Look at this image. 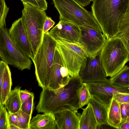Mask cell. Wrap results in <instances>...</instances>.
<instances>
[{"label": "cell", "mask_w": 129, "mask_h": 129, "mask_svg": "<svg viewBox=\"0 0 129 129\" xmlns=\"http://www.w3.org/2000/svg\"><path fill=\"white\" fill-rule=\"evenodd\" d=\"M30 129H57L54 114L45 112L33 117L29 124Z\"/></svg>", "instance_id": "2e32d148"}, {"label": "cell", "mask_w": 129, "mask_h": 129, "mask_svg": "<svg viewBox=\"0 0 129 129\" xmlns=\"http://www.w3.org/2000/svg\"><path fill=\"white\" fill-rule=\"evenodd\" d=\"M109 82L115 86L120 87H129V67L124 66L123 68L109 79Z\"/></svg>", "instance_id": "7402d4cb"}, {"label": "cell", "mask_w": 129, "mask_h": 129, "mask_svg": "<svg viewBox=\"0 0 129 129\" xmlns=\"http://www.w3.org/2000/svg\"><path fill=\"white\" fill-rule=\"evenodd\" d=\"M88 103L90 105L92 109L98 126L103 124L108 125L107 122V107L92 96Z\"/></svg>", "instance_id": "ffe728a7"}, {"label": "cell", "mask_w": 129, "mask_h": 129, "mask_svg": "<svg viewBox=\"0 0 129 129\" xmlns=\"http://www.w3.org/2000/svg\"><path fill=\"white\" fill-rule=\"evenodd\" d=\"M33 93L27 90H20L19 92L20 97L21 104L27 100Z\"/></svg>", "instance_id": "836d02e7"}, {"label": "cell", "mask_w": 129, "mask_h": 129, "mask_svg": "<svg viewBox=\"0 0 129 129\" xmlns=\"http://www.w3.org/2000/svg\"><path fill=\"white\" fill-rule=\"evenodd\" d=\"M90 93L93 97L109 106L114 95L118 93H129V87H120L109 82L95 81L87 83Z\"/></svg>", "instance_id": "30bf717a"}, {"label": "cell", "mask_w": 129, "mask_h": 129, "mask_svg": "<svg viewBox=\"0 0 129 129\" xmlns=\"http://www.w3.org/2000/svg\"><path fill=\"white\" fill-rule=\"evenodd\" d=\"M80 36L78 44L91 58H94L101 51L106 40L102 32L85 27L79 26Z\"/></svg>", "instance_id": "9c48e42d"}, {"label": "cell", "mask_w": 129, "mask_h": 129, "mask_svg": "<svg viewBox=\"0 0 129 129\" xmlns=\"http://www.w3.org/2000/svg\"><path fill=\"white\" fill-rule=\"evenodd\" d=\"M55 40L57 46L63 59L70 76H78L81 69L85 64L88 56L77 44L61 40Z\"/></svg>", "instance_id": "ba28073f"}, {"label": "cell", "mask_w": 129, "mask_h": 129, "mask_svg": "<svg viewBox=\"0 0 129 129\" xmlns=\"http://www.w3.org/2000/svg\"><path fill=\"white\" fill-rule=\"evenodd\" d=\"M57 44L49 31L43 35L41 44L33 58L35 74L39 86L48 88L50 81L55 52Z\"/></svg>", "instance_id": "3957f363"}, {"label": "cell", "mask_w": 129, "mask_h": 129, "mask_svg": "<svg viewBox=\"0 0 129 129\" xmlns=\"http://www.w3.org/2000/svg\"><path fill=\"white\" fill-rule=\"evenodd\" d=\"M23 3H27L33 6L46 10L47 3L46 0H21Z\"/></svg>", "instance_id": "f1b7e54d"}, {"label": "cell", "mask_w": 129, "mask_h": 129, "mask_svg": "<svg viewBox=\"0 0 129 129\" xmlns=\"http://www.w3.org/2000/svg\"><path fill=\"white\" fill-rule=\"evenodd\" d=\"M118 34L129 38V6L125 15L121 19L119 25Z\"/></svg>", "instance_id": "cb8c5ba5"}, {"label": "cell", "mask_w": 129, "mask_h": 129, "mask_svg": "<svg viewBox=\"0 0 129 129\" xmlns=\"http://www.w3.org/2000/svg\"><path fill=\"white\" fill-rule=\"evenodd\" d=\"M129 6V0H93L92 12L107 39L116 37Z\"/></svg>", "instance_id": "7a4b0ae2"}, {"label": "cell", "mask_w": 129, "mask_h": 129, "mask_svg": "<svg viewBox=\"0 0 129 129\" xmlns=\"http://www.w3.org/2000/svg\"><path fill=\"white\" fill-rule=\"evenodd\" d=\"M49 33L55 40H61L78 44L80 37V29L79 26L73 23L60 20Z\"/></svg>", "instance_id": "4fadbf2b"}, {"label": "cell", "mask_w": 129, "mask_h": 129, "mask_svg": "<svg viewBox=\"0 0 129 129\" xmlns=\"http://www.w3.org/2000/svg\"><path fill=\"white\" fill-rule=\"evenodd\" d=\"M23 4L21 20L30 40L34 57L42 41L44 25L47 16L43 9L27 3Z\"/></svg>", "instance_id": "8992f818"}, {"label": "cell", "mask_w": 129, "mask_h": 129, "mask_svg": "<svg viewBox=\"0 0 129 129\" xmlns=\"http://www.w3.org/2000/svg\"><path fill=\"white\" fill-rule=\"evenodd\" d=\"M0 105V129H8V112L4 105L1 104Z\"/></svg>", "instance_id": "484cf974"}, {"label": "cell", "mask_w": 129, "mask_h": 129, "mask_svg": "<svg viewBox=\"0 0 129 129\" xmlns=\"http://www.w3.org/2000/svg\"><path fill=\"white\" fill-rule=\"evenodd\" d=\"M34 94H33L21 105L20 109L26 114L31 116L34 109Z\"/></svg>", "instance_id": "4316f807"}, {"label": "cell", "mask_w": 129, "mask_h": 129, "mask_svg": "<svg viewBox=\"0 0 129 129\" xmlns=\"http://www.w3.org/2000/svg\"><path fill=\"white\" fill-rule=\"evenodd\" d=\"M120 105L113 98L108 108L107 122L113 127L120 129L121 118Z\"/></svg>", "instance_id": "d6986e66"}, {"label": "cell", "mask_w": 129, "mask_h": 129, "mask_svg": "<svg viewBox=\"0 0 129 129\" xmlns=\"http://www.w3.org/2000/svg\"><path fill=\"white\" fill-rule=\"evenodd\" d=\"M126 121L129 123V116L127 117Z\"/></svg>", "instance_id": "f35d334b"}, {"label": "cell", "mask_w": 129, "mask_h": 129, "mask_svg": "<svg viewBox=\"0 0 129 129\" xmlns=\"http://www.w3.org/2000/svg\"><path fill=\"white\" fill-rule=\"evenodd\" d=\"M71 78L63 59L56 46L48 88L55 90L62 88L68 83Z\"/></svg>", "instance_id": "8fae6325"}, {"label": "cell", "mask_w": 129, "mask_h": 129, "mask_svg": "<svg viewBox=\"0 0 129 129\" xmlns=\"http://www.w3.org/2000/svg\"><path fill=\"white\" fill-rule=\"evenodd\" d=\"M78 96L80 108L87 105L92 96L87 83L83 82L78 89Z\"/></svg>", "instance_id": "603a6c76"}, {"label": "cell", "mask_w": 129, "mask_h": 129, "mask_svg": "<svg viewBox=\"0 0 129 129\" xmlns=\"http://www.w3.org/2000/svg\"><path fill=\"white\" fill-rule=\"evenodd\" d=\"M20 129V128L16 125H15L12 124H9L8 129Z\"/></svg>", "instance_id": "8d00e7d4"}, {"label": "cell", "mask_w": 129, "mask_h": 129, "mask_svg": "<svg viewBox=\"0 0 129 129\" xmlns=\"http://www.w3.org/2000/svg\"><path fill=\"white\" fill-rule=\"evenodd\" d=\"M0 29L6 26V19L9 8L7 6L5 0H0Z\"/></svg>", "instance_id": "83f0119b"}, {"label": "cell", "mask_w": 129, "mask_h": 129, "mask_svg": "<svg viewBox=\"0 0 129 129\" xmlns=\"http://www.w3.org/2000/svg\"><path fill=\"white\" fill-rule=\"evenodd\" d=\"M14 43L24 54L31 59L34 57L31 43L23 26L21 18L14 21L9 29Z\"/></svg>", "instance_id": "5bb4252c"}, {"label": "cell", "mask_w": 129, "mask_h": 129, "mask_svg": "<svg viewBox=\"0 0 129 129\" xmlns=\"http://www.w3.org/2000/svg\"><path fill=\"white\" fill-rule=\"evenodd\" d=\"M120 129H129V123L126 121L121 123L120 126Z\"/></svg>", "instance_id": "d590c367"}, {"label": "cell", "mask_w": 129, "mask_h": 129, "mask_svg": "<svg viewBox=\"0 0 129 129\" xmlns=\"http://www.w3.org/2000/svg\"><path fill=\"white\" fill-rule=\"evenodd\" d=\"M0 58L8 64L22 71L30 69L32 62L15 44L6 26L0 29Z\"/></svg>", "instance_id": "52a82bcc"}, {"label": "cell", "mask_w": 129, "mask_h": 129, "mask_svg": "<svg viewBox=\"0 0 129 129\" xmlns=\"http://www.w3.org/2000/svg\"><path fill=\"white\" fill-rule=\"evenodd\" d=\"M129 105V103H128L122 104L120 105V111L121 118V124L125 122L126 121L127 117V108Z\"/></svg>", "instance_id": "d6a6232c"}, {"label": "cell", "mask_w": 129, "mask_h": 129, "mask_svg": "<svg viewBox=\"0 0 129 129\" xmlns=\"http://www.w3.org/2000/svg\"><path fill=\"white\" fill-rule=\"evenodd\" d=\"M117 36L121 37L129 57V38L126 36L119 34H118Z\"/></svg>", "instance_id": "e575fe53"}, {"label": "cell", "mask_w": 129, "mask_h": 129, "mask_svg": "<svg viewBox=\"0 0 129 129\" xmlns=\"http://www.w3.org/2000/svg\"><path fill=\"white\" fill-rule=\"evenodd\" d=\"M0 72L3 74L2 84L0 88V104L4 105L11 91L12 82L8 64L2 60L0 62Z\"/></svg>", "instance_id": "e0dca14e"}, {"label": "cell", "mask_w": 129, "mask_h": 129, "mask_svg": "<svg viewBox=\"0 0 129 129\" xmlns=\"http://www.w3.org/2000/svg\"><path fill=\"white\" fill-rule=\"evenodd\" d=\"M55 24V22L51 18L47 16L44 24L43 29V34L49 31Z\"/></svg>", "instance_id": "4dcf8cb0"}, {"label": "cell", "mask_w": 129, "mask_h": 129, "mask_svg": "<svg viewBox=\"0 0 129 129\" xmlns=\"http://www.w3.org/2000/svg\"><path fill=\"white\" fill-rule=\"evenodd\" d=\"M113 98L120 105L129 103V93H118L114 95Z\"/></svg>", "instance_id": "f546056e"}, {"label": "cell", "mask_w": 129, "mask_h": 129, "mask_svg": "<svg viewBox=\"0 0 129 129\" xmlns=\"http://www.w3.org/2000/svg\"><path fill=\"white\" fill-rule=\"evenodd\" d=\"M8 118L9 124H14L22 129L17 116L14 113L8 112Z\"/></svg>", "instance_id": "1f68e13d"}, {"label": "cell", "mask_w": 129, "mask_h": 129, "mask_svg": "<svg viewBox=\"0 0 129 129\" xmlns=\"http://www.w3.org/2000/svg\"><path fill=\"white\" fill-rule=\"evenodd\" d=\"M77 111L67 110L54 114L57 129H79L81 114Z\"/></svg>", "instance_id": "9a60e30c"}, {"label": "cell", "mask_w": 129, "mask_h": 129, "mask_svg": "<svg viewBox=\"0 0 129 129\" xmlns=\"http://www.w3.org/2000/svg\"><path fill=\"white\" fill-rule=\"evenodd\" d=\"M79 117V129H96L98 124L92 109L88 103Z\"/></svg>", "instance_id": "ac0fdd59"}, {"label": "cell", "mask_w": 129, "mask_h": 129, "mask_svg": "<svg viewBox=\"0 0 129 129\" xmlns=\"http://www.w3.org/2000/svg\"><path fill=\"white\" fill-rule=\"evenodd\" d=\"M101 57L106 76L110 77L121 71L129 61L121 38L118 36L106 39L101 51Z\"/></svg>", "instance_id": "277c9868"}, {"label": "cell", "mask_w": 129, "mask_h": 129, "mask_svg": "<svg viewBox=\"0 0 129 129\" xmlns=\"http://www.w3.org/2000/svg\"><path fill=\"white\" fill-rule=\"evenodd\" d=\"M59 15V20L102 32L92 12L87 11L75 0H52Z\"/></svg>", "instance_id": "5b68a950"}, {"label": "cell", "mask_w": 129, "mask_h": 129, "mask_svg": "<svg viewBox=\"0 0 129 129\" xmlns=\"http://www.w3.org/2000/svg\"><path fill=\"white\" fill-rule=\"evenodd\" d=\"M83 83L78 75L71 77L68 83L61 88L42 89L36 110L39 113L54 114L67 110H77L80 108L78 91Z\"/></svg>", "instance_id": "6da1fadb"}, {"label": "cell", "mask_w": 129, "mask_h": 129, "mask_svg": "<svg viewBox=\"0 0 129 129\" xmlns=\"http://www.w3.org/2000/svg\"><path fill=\"white\" fill-rule=\"evenodd\" d=\"M83 82H109L103 66L101 57V51L95 57H88L85 66L79 73Z\"/></svg>", "instance_id": "7c38bea8"}, {"label": "cell", "mask_w": 129, "mask_h": 129, "mask_svg": "<svg viewBox=\"0 0 129 129\" xmlns=\"http://www.w3.org/2000/svg\"><path fill=\"white\" fill-rule=\"evenodd\" d=\"M14 114L17 117L22 129H30L29 124L31 116L26 114L21 109Z\"/></svg>", "instance_id": "d4e9b609"}, {"label": "cell", "mask_w": 129, "mask_h": 129, "mask_svg": "<svg viewBox=\"0 0 129 129\" xmlns=\"http://www.w3.org/2000/svg\"><path fill=\"white\" fill-rule=\"evenodd\" d=\"M21 88V87L17 86L11 90L4 105L8 112L14 113L20 109L21 103L19 92Z\"/></svg>", "instance_id": "44dd1931"}, {"label": "cell", "mask_w": 129, "mask_h": 129, "mask_svg": "<svg viewBox=\"0 0 129 129\" xmlns=\"http://www.w3.org/2000/svg\"><path fill=\"white\" fill-rule=\"evenodd\" d=\"M127 117L129 116V105L127 106Z\"/></svg>", "instance_id": "74e56055"}]
</instances>
